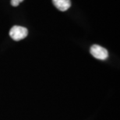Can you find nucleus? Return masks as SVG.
<instances>
[{
  "label": "nucleus",
  "mask_w": 120,
  "mask_h": 120,
  "mask_svg": "<svg viewBox=\"0 0 120 120\" xmlns=\"http://www.w3.org/2000/svg\"><path fill=\"white\" fill-rule=\"evenodd\" d=\"M28 34V30L26 27L20 26H14L9 30V36L14 41H20L25 38Z\"/></svg>",
  "instance_id": "1"
},
{
  "label": "nucleus",
  "mask_w": 120,
  "mask_h": 120,
  "mask_svg": "<svg viewBox=\"0 0 120 120\" xmlns=\"http://www.w3.org/2000/svg\"><path fill=\"white\" fill-rule=\"evenodd\" d=\"M90 54L94 57V58L100 59V60H105L108 58L109 53L108 51L105 48H103L100 45H94L90 48Z\"/></svg>",
  "instance_id": "2"
},
{
  "label": "nucleus",
  "mask_w": 120,
  "mask_h": 120,
  "mask_svg": "<svg viewBox=\"0 0 120 120\" xmlns=\"http://www.w3.org/2000/svg\"><path fill=\"white\" fill-rule=\"evenodd\" d=\"M54 6L60 11H66L71 6L70 0H52Z\"/></svg>",
  "instance_id": "3"
},
{
  "label": "nucleus",
  "mask_w": 120,
  "mask_h": 120,
  "mask_svg": "<svg viewBox=\"0 0 120 120\" xmlns=\"http://www.w3.org/2000/svg\"><path fill=\"white\" fill-rule=\"evenodd\" d=\"M23 0H11V5L13 6H17Z\"/></svg>",
  "instance_id": "4"
}]
</instances>
